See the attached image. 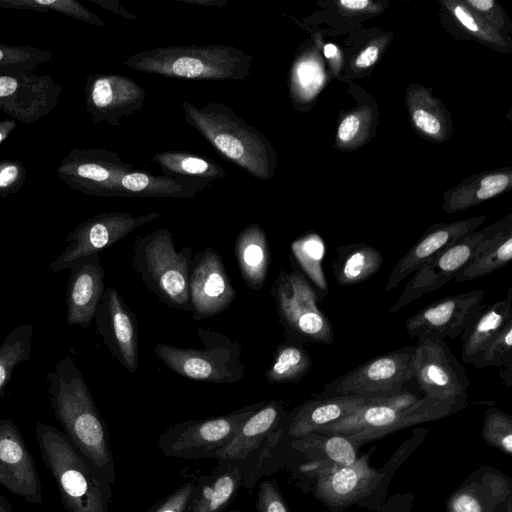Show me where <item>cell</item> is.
I'll return each mask as SVG.
<instances>
[{"label":"cell","instance_id":"cell-29","mask_svg":"<svg viewBox=\"0 0 512 512\" xmlns=\"http://www.w3.org/2000/svg\"><path fill=\"white\" fill-rule=\"evenodd\" d=\"M512 259V229L509 225L490 227L473 258L456 274L453 281L465 282L486 276Z\"/></svg>","mask_w":512,"mask_h":512},{"label":"cell","instance_id":"cell-47","mask_svg":"<svg viewBox=\"0 0 512 512\" xmlns=\"http://www.w3.org/2000/svg\"><path fill=\"white\" fill-rule=\"evenodd\" d=\"M360 126L359 118L354 115L346 116L340 123L338 128V137L342 142L351 141L357 134Z\"/></svg>","mask_w":512,"mask_h":512},{"label":"cell","instance_id":"cell-9","mask_svg":"<svg viewBox=\"0 0 512 512\" xmlns=\"http://www.w3.org/2000/svg\"><path fill=\"white\" fill-rule=\"evenodd\" d=\"M270 294L289 341L324 345L333 342V328L319 306L320 297L301 272L281 270Z\"/></svg>","mask_w":512,"mask_h":512},{"label":"cell","instance_id":"cell-36","mask_svg":"<svg viewBox=\"0 0 512 512\" xmlns=\"http://www.w3.org/2000/svg\"><path fill=\"white\" fill-rule=\"evenodd\" d=\"M55 54L50 50L29 45L0 43V76H20L33 73L51 62Z\"/></svg>","mask_w":512,"mask_h":512},{"label":"cell","instance_id":"cell-21","mask_svg":"<svg viewBox=\"0 0 512 512\" xmlns=\"http://www.w3.org/2000/svg\"><path fill=\"white\" fill-rule=\"evenodd\" d=\"M0 485L30 504L43 502L35 460L9 418L0 419Z\"/></svg>","mask_w":512,"mask_h":512},{"label":"cell","instance_id":"cell-54","mask_svg":"<svg viewBox=\"0 0 512 512\" xmlns=\"http://www.w3.org/2000/svg\"><path fill=\"white\" fill-rule=\"evenodd\" d=\"M468 3L479 11H488L494 5L492 0H469Z\"/></svg>","mask_w":512,"mask_h":512},{"label":"cell","instance_id":"cell-20","mask_svg":"<svg viewBox=\"0 0 512 512\" xmlns=\"http://www.w3.org/2000/svg\"><path fill=\"white\" fill-rule=\"evenodd\" d=\"M62 92L50 75L0 76V110L15 121L31 124L58 106Z\"/></svg>","mask_w":512,"mask_h":512},{"label":"cell","instance_id":"cell-56","mask_svg":"<svg viewBox=\"0 0 512 512\" xmlns=\"http://www.w3.org/2000/svg\"><path fill=\"white\" fill-rule=\"evenodd\" d=\"M0 512H14L11 502L0 494Z\"/></svg>","mask_w":512,"mask_h":512},{"label":"cell","instance_id":"cell-17","mask_svg":"<svg viewBox=\"0 0 512 512\" xmlns=\"http://www.w3.org/2000/svg\"><path fill=\"white\" fill-rule=\"evenodd\" d=\"M97 333L110 354L129 373L139 365V337L133 311L116 288H105L94 316Z\"/></svg>","mask_w":512,"mask_h":512},{"label":"cell","instance_id":"cell-16","mask_svg":"<svg viewBox=\"0 0 512 512\" xmlns=\"http://www.w3.org/2000/svg\"><path fill=\"white\" fill-rule=\"evenodd\" d=\"M483 297V290H473L433 301L406 320V331L410 337L453 340L484 307Z\"/></svg>","mask_w":512,"mask_h":512},{"label":"cell","instance_id":"cell-23","mask_svg":"<svg viewBox=\"0 0 512 512\" xmlns=\"http://www.w3.org/2000/svg\"><path fill=\"white\" fill-rule=\"evenodd\" d=\"M66 285L68 326L88 328L103 296L105 270L99 253L83 257L70 267Z\"/></svg>","mask_w":512,"mask_h":512},{"label":"cell","instance_id":"cell-18","mask_svg":"<svg viewBox=\"0 0 512 512\" xmlns=\"http://www.w3.org/2000/svg\"><path fill=\"white\" fill-rule=\"evenodd\" d=\"M485 230L471 232L438 252L414 273L397 301L389 308L395 313L422 295L433 292L453 280L456 274L473 258Z\"/></svg>","mask_w":512,"mask_h":512},{"label":"cell","instance_id":"cell-48","mask_svg":"<svg viewBox=\"0 0 512 512\" xmlns=\"http://www.w3.org/2000/svg\"><path fill=\"white\" fill-rule=\"evenodd\" d=\"M89 2L100 6L101 8L108 10L118 16L127 20H136V16L126 10L118 0H89Z\"/></svg>","mask_w":512,"mask_h":512},{"label":"cell","instance_id":"cell-55","mask_svg":"<svg viewBox=\"0 0 512 512\" xmlns=\"http://www.w3.org/2000/svg\"><path fill=\"white\" fill-rule=\"evenodd\" d=\"M501 369V378L502 380L504 381V383L507 385V386H510L511 385V380H512V376H511V364L510 365H507V366H504Z\"/></svg>","mask_w":512,"mask_h":512},{"label":"cell","instance_id":"cell-22","mask_svg":"<svg viewBox=\"0 0 512 512\" xmlns=\"http://www.w3.org/2000/svg\"><path fill=\"white\" fill-rule=\"evenodd\" d=\"M314 469L301 468L307 473L316 472L315 494L323 502L333 506L348 505L370 491L377 485L380 475L368 464L366 456L357 458L348 466L308 464Z\"/></svg>","mask_w":512,"mask_h":512},{"label":"cell","instance_id":"cell-25","mask_svg":"<svg viewBox=\"0 0 512 512\" xmlns=\"http://www.w3.org/2000/svg\"><path fill=\"white\" fill-rule=\"evenodd\" d=\"M368 400L354 396H320L298 406L290 415H285L281 434L285 433L293 440L316 433L321 427L352 413Z\"/></svg>","mask_w":512,"mask_h":512},{"label":"cell","instance_id":"cell-53","mask_svg":"<svg viewBox=\"0 0 512 512\" xmlns=\"http://www.w3.org/2000/svg\"><path fill=\"white\" fill-rule=\"evenodd\" d=\"M340 4L349 10H363L370 2L368 0H341Z\"/></svg>","mask_w":512,"mask_h":512},{"label":"cell","instance_id":"cell-13","mask_svg":"<svg viewBox=\"0 0 512 512\" xmlns=\"http://www.w3.org/2000/svg\"><path fill=\"white\" fill-rule=\"evenodd\" d=\"M117 152L89 148H72L61 160L56 173L68 187L87 195L107 197L117 180L132 171Z\"/></svg>","mask_w":512,"mask_h":512},{"label":"cell","instance_id":"cell-15","mask_svg":"<svg viewBox=\"0 0 512 512\" xmlns=\"http://www.w3.org/2000/svg\"><path fill=\"white\" fill-rule=\"evenodd\" d=\"M145 98L144 88L124 75L96 73L85 79V107L96 124L120 125L143 107Z\"/></svg>","mask_w":512,"mask_h":512},{"label":"cell","instance_id":"cell-38","mask_svg":"<svg viewBox=\"0 0 512 512\" xmlns=\"http://www.w3.org/2000/svg\"><path fill=\"white\" fill-rule=\"evenodd\" d=\"M0 8L57 12L94 26H103L104 20L75 0H0Z\"/></svg>","mask_w":512,"mask_h":512},{"label":"cell","instance_id":"cell-46","mask_svg":"<svg viewBox=\"0 0 512 512\" xmlns=\"http://www.w3.org/2000/svg\"><path fill=\"white\" fill-rule=\"evenodd\" d=\"M415 125L428 135H437L440 132L441 124L439 120L426 110L417 109L412 114Z\"/></svg>","mask_w":512,"mask_h":512},{"label":"cell","instance_id":"cell-30","mask_svg":"<svg viewBox=\"0 0 512 512\" xmlns=\"http://www.w3.org/2000/svg\"><path fill=\"white\" fill-rule=\"evenodd\" d=\"M234 251L246 285L260 290L270 267V247L264 229L255 223L246 226L237 235Z\"/></svg>","mask_w":512,"mask_h":512},{"label":"cell","instance_id":"cell-3","mask_svg":"<svg viewBox=\"0 0 512 512\" xmlns=\"http://www.w3.org/2000/svg\"><path fill=\"white\" fill-rule=\"evenodd\" d=\"M467 395L439 399L401 393L381 398H370L347 416L321 427L317 434H339L353 444L379 439L399 429L437 420L454 413L466 405Z\"/></svg>","mask_w":512,"mask_h":512},{"label":"cell","instance_id":"cell-34","mask_svg":"<svg viewBox=\"0 0 512 512\" xmlns=\"http://www.w3.org/2000/svg\"><path fill=\"white\" fill-rule=\"evenodd\" d=\"M291 253L302 271V275L312 285L321 299L328 293V286L322 267L325 245L322 238L314 233L303 235L291 244Z\"/></svg>","mask_w":512,"mask_h":512},{"label":"cell","instance_id":"cell-12","mask_svg":"<svg viewBox=\"0 0 512 512\" xmlns=\"http://www.w3.org/2000/svg\"><path fill=\"white\" fill-rule=\"evenodd\" d=\"M158 212L135 216L127 212H102L76 226L66 237L68 245L49 265L52 273L69 268L77 260L99 253L139 227L158 219Z\"/></svg>","mask_w":512,"mask_h":512},{"label":"cell","instance_id":"cell-42","mask_svg":"<svg viewBox=\"0 0 512 512\" xmlns=\"http://www.w3.org/2000/svg\"><path fill=\"white\" fill-rule=\"evenodd\" d=\"M257 512H290L276 480H261L256 497Z\"/></svg>","mask_w":512,"mask_h":512},{"label":"cell","instance_id":"cell-43","mask_svg":"<svg viewBox=\"0 0 512 512\" xmlns=\"http://www.w3.org/2000/svg\"><path fill=\"white\" fill-rule=\"evenodd\" d=\"M194 488V480L183 482L172 493L157 502L148 512H185Z\"/></svg>","mask_w":512,"mask_h":512},{"label":"cell","instance_id":"cell-37","mask_svg":"<svg viewBox=\"0 0 512 512\" xmlns=\"http://www.w3.org/2000/svg\"><path fill=\"white\" fill-rule=\"evenodd\" d=\"M292 448L300 451L306 456L321 451L323 456L331 461V464L348 466L357 459L354 444L345 436L330 434L328 437H315L310 434L302 438L292 440Z\"/></svg>","mask_w":512,"mask_h":512},{"label":"cell","instance_id":"cell-33","mask_svg":"<svg viewBox=\"0 0 512 512\" xmlns=\"http://www.w3.org/2000/svg\"><path fill=\"white\" fill-rule=\"evenodd\" d=\"M311 366V357L303 344L288 340L276 347L265 377L271 384L296 382L308 373Z\"/></svg>","mask_w":512,"mask_h":512},{"label":"cell","instance_id":"cell-26","mask_svg":"<svg viewBox=\"0 0 512 512\" xmlns=\"http://www.w3.org/2000/svg\"><path fill=\"white\" fill-rule=\"evenodd\" d=\"M195 481V488L185 512H226L242 487L239 465L230 460H217L208 475Z\"/></svg>","mask_w":512,"mask_h":512},{"label":"cell","instance_id":"cell-40","mask_svg":"<svg viewBox=\"0 0 512 512\" xmlns=\"http://www.w3.org/2000/svg\"><path fill=\"white\" fill-rule=\"evenodd\" d=\"M512 364V319L489 343L475 367L495 366L502 368Z\"/></svg>","mask_w":512,"mask_h":512},{"label":"cell","instance_id":"cell-28","mask_svg":"<svg viewBox=\"0 0 512 512\" xmlns=\"http://www.w3.org/2000/svg\"><path fill=\"white\" fill-rule=\"evenodd\" d=\"M512 319V287L504 299L484 306L462 332L461 358L464 363L476 365L489 343Z\"/></svg>","mask_w":512,"mask_h":512},{"label":"cell","instance_id":"cell-51","mask_svg":"<svg viewBox=\"0 0 512 512\" xmlns=\"http://www.w3.org/2000/svg\"><path fill=\"white\" fill-rule=\"evenodd\" d=\"M16 121L13 119L0 120V146L16 128Z\"/></svg>","mask_w":512,"mask_h":512},{"label":"cell","instance_id":"cell-11","mask_svg":"<svg viewBox=\"0 0 512 512\" xmlns=\"http://www.w3.org/2000/svg\"><path fill=\"white\" fill-rule=\"evenodd\" d=\"M262 404L263 402L248 405L209 419L176 423L158 437L159 449L164 455L174 458H214L241 424Z\"/></svg>","mask_w":512,"mask_h":512},{"label":"cell","instance_id":"cell-14","mask_svg":"<svg viewBox=\"0 0 512 512\" xmlns=\"http://www.w3.org/2000/svg\"><path fill=\"white\" fill-rule=\"evenodd\" d=\"M413 378L424 396L439 399L467 395L470 381L446 342L418 338Z\"/></svg>","mask_w":512,"mask_h":512},{"label":"cell","instance_id":"cell-58","mask_svg":"<svg viewBox=\"0 0 512 512\" xmlns=\"http://www.w3.org/2000/svg\"><path fill=\"white\" fill-rule=\"evenodd\" d=\"M229 512H240V510L239 509H234V510H231Z\"/></svg>","mask_w":512,"mask_h":512},{"label":"cell","instance_id":"cell-49","mask_svg":"<svg viewBox=\"0 0 512 512\" xmlns=\"http://www.w3.org/2000/svg\"><path fill=\"white\" fill-rule=\"evenodd\" d=\"M378 54V47L369 46L358 55L355 64L359 68H367L376 62L378 59Z\"/></svg>","mask_w":512,"mask_h":512},{"label":"cell","instance_id":"cell-44","mask_svg":"<svg viewBox=\"0 0 512 512\" xmlns=\"http://www.w3.org/2000/svg\"><path fill=\"white\" fill-rule=\"evenodd\" d=\"M510 179L504 174H493L484 177L480 188L476 192L478 200H486L502 192L509 184Z\"/></svg>","mask_w":512,"mask_h":512},{"label":"cell","instance_id":"cell-2","mask_svg":"<svg viewBox=\"0 0 512 512\" xmlns=\"http://www.w3.org/2000/svg\"><path fill=\"white\" fill-rule=\"evenodd\" d=\"M182 114L219 155L259 180L271 179L276 171V151L268 138L249 125L230 106L209 102L197 106L182 102Z\"/></svg>","mask_w":512,"mask_h":512},{"label":"cell","instance_id":"cell-10","mask_svg":"<svg viewBox=\"0 0 512 512\" xmlns=\"http://www.w3.org/2000/svg\"><path fill=\"white\" fill-rule=\"evenodd\" d=\"M414 356L415 348L408 346L373 357L330 382L320 396H395L413 378Z\"/></svg>","mask_w":512,"mask_h":512},{"label":"cell","instance_id":"cell-5","mask_svg":"<svg viewBox=\"0 0 512 512\" xmlns=\"http://www.w3.org/2000/svg\"><path fill=\"white\" fill-rule=\"evenodd\" d=\"M253 56L232 46L177 45L130 55L124 65L143 73L187 80H244Z\"/></svg>","mask_w":512,"mask_h":512},{"label":"cell","instance_id":"cell-41","mask_svg":"<svg viewBox=\"0 0 512 512\" xmlns=\"http://www.w3.org/2000/svg\"><path fill=\"white\" fill-rule=\"evenodd\" d=\"M26 168L19 160L0 161V198L17 193L25 184Z\"/></svg>","mask_w":512,"mask_h":512},{"label":"cell","instance_id":"cell-24","mask_svg":"<svg viewBox=\"0 0 512 512\" xmlns=\"http://www.w3.org/2000/svg\"><path fill=\"white\" fill-rule=\"evenodd\" d=\"M482 219H469L452 224L431 227L395 264L384 291L397 287L411 273L418 270L438 252L458 238L474 232Z\"/></svg>","mask_w":512,"mask_h":512},{"label":"cell","instance_id":"cell-8","mask_svg":"<svg viewBox=\"0 0 512 512\" xmlns=\"http://www.w3.org/2000/svg\"><path fill=\"white\" fill-rule=\"evenodd\" d=\"M285 415L282 401L263 403L214 456L216 460H230L239 465L242 487L249 493L264 475L271 473Z\"/></svg>","mask_w":512,"mask_h":512},{"label":"cell","instance_id":"cell-19","mask_svg":"<svg viewBox=\"0 0 512 512\" xmlns=\"http://www.w3.org/2000/svg\"><path fill=\"white\" fill-rule=\"evenodd\" d=\"M234 289L220 254L205 248L194 254L189 275L190 311L195 320L213 317L234 301Z\"/></svg>","mask_w":512,"mask_h":512},{"label":"cell","instance_id":"cell-1","mask_svg":"<svg viewBox=\"0 0 512 512\" xmlns=\"http://www.w3.org/2000/svg\"><path fill=\"white\" fill-rule=\"evenodd\" d=\"M46 380L49 402L62 432L104 481L115 483L107 426L73 358L65 355L58 360Z\"/></svg>","mask_w":512,"mask_h":512},{"label":"cell","instance_id":"cell-52","mask_svg":"<svg viewBox=\"0 0 512 512\" xmlns=\"http://www.w3.org/2000/svg\"><path fill=\"white\" fill-rule=\"evenodd\" d=\"M185 4L198 5L204 7L222 8L227 4L226 0H174Z\"/></svg>","mask_w":512,"mask_h":512},{"label":"cell","instance_id":"cell-31","mask_svg":"<svg viewBox=\"0 0 512 512\" xmlns=\"http://www.w3.org/2000/svg\"><path fill=\"white\" fill-rule=\"evenodd\" d=\"M383 257L374 247L364 244H348L336 249L333 274L339 286L356 285L377 273Z\"/></svg>","mask_w":512,"mask_h":512},{"label":"cell","instance_id":"cell-50","mask_svg":"<svg viewBox=\"0 0 512 512\" xmlns=\"http://www.w3.org/2000/svg\"><path fill=\"white\" fill-rule=\"evenodd\" d=\"M454 15L458 21L469 31L477 32L478 26L473 17L461 6H455L453 9Z\"/></svg>","mask_w":512,"mask_h":512},{"label":"cell","instance_id":"cell-39","mask_svg":"<svg viewBox=\"0 0 512 512\" xmlns=\"http://www.w3.org/2000/svg\"><path fill=\"white\" fill-rule=\"evenodd\" d=\"M483 437L487 443L507 454L512 452V418L496 408L485 413Z\"/></svg>","mask_w":512,"mask_h":512},{"label":"cell","instance_id":"cell-4","mask_svg":"<svg viewBox=\"0 0 512 512\" xmlns=\"http://www.w3.org/2000/svg\"><path fill=\"white\" fill-rule=\"evenodd\" d=\"M35 435L66 512H109L111 484L93 470L67 436L41 421L35 425Z\"/></svg>","mask_w":512,"mask_h":512},{"label":"cell","instance_id":"cell-45","mask_svg":"<svg viewBox=\"0 0 512 512\" xmlns=\"http://www.w3.org/2000/svg\"><path fill=\"white\" fill-rule=\"evenodd\" d=\"M450 512H483L481 501L473 493L461 491L450 501Z\"/></svg>","mask_w":512,"mask_h":512},{"label":"cell","instance_id":"cell-7","mask_svg":"<svg viewBox=\"0 0 512 512\" xmlns=\"http://www.w3.org/2000/svg\"><path fill=\"white\" fill-rule=\"evenodd\" d=\"M203 348H181L158 343L154 353L176 374L195 381L216 384L236 383L245 375L240 344L221 332L199 327Z\"/></svg>","mask_w":512,"mask_h":512},{"label":"cell","instance_id":"cell-27","mask_svg":"<svg viewBox=\"0 0 512 512\" xmlns=\"http://www.w3.org/2000/svg\"><path fill=\"white\" fill-rule=\"evenodd\" d=\"M207 187L209 184L200 181L158 176L135 168L117 180L107 197L191 199Z\"/></svg>","mask_w":512,"mask_h":512},{"label":"cell","instance_id":"cell-35","mask_svg":"<svg viewBox=\"0 0 512 512\" xmlns=\"http://www.w3.org/2000/svg\"><path fill=\"white\" fill-rule=\"evenodd\" d=\"M34 326L21 323L14 327L0 344V396L9 383L14 369L32 356Z\"/></svg>","mask_w":512,"mask_h":512},{"label":"cell","instance_id":"cell-6","mask_svg":"<svg viewBox=\"0 0 512 512\" xmlns=\"http://www.w3.org/2000/svg\"><path fill=\"white\" fill-rule=\"evenodd\" d=\"M194 251L177 250L172 233L164 228L138 236L132 268L144 285L170 308L190 311L189 275Z\"/></svg>","mask_w":512,"mask_h":512},{"label":"cell","instance_id":"cell-32","mask_svg":"<svg viewBox=\"0 0 512 512\" xmlns=\"http://www.w3.org/2000/svg\"><path fill=\"white\" fill-rule=\"evenodd\" d=\"M165 176L209 184L226 176L223 167L210 158L187 151H161L152 156Z\"/></svg>","mask_w":512,"mask_h":512},{"label":"cell","instance_id":"cell-57","mask_svg":"<svg viewBox=\"0 0 512 512\" xmlns=\"http://www.w3.org/2000/svg\"><path fill=\"white\" fill-rule=\"evenodd\" d=\"M324 53L326 57H333L337 53V49L333 44H328L325 46Z\"/></svg>","mask_w":512,"mask_h":512}]
</instances>
